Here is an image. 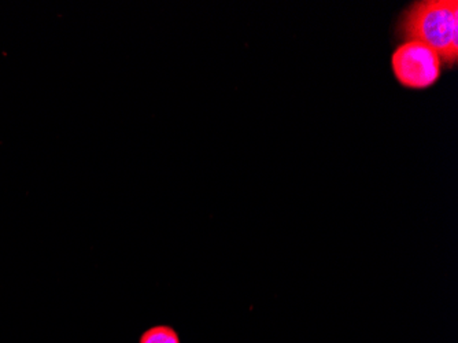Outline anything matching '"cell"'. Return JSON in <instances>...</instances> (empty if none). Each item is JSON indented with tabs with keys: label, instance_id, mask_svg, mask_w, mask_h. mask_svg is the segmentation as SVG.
Listing matches in <instances>:
<instances>
[{
	"label": "cell",
	"instance_id": "3",
	"mask_svg": "<svg viewBox=\"0 0 458 343\" xmlns=\"http://www.w3.org/2000/svg\"><path fill=\"white\" fill-rule=\"evenodd\" d=\"M139 343H180V338L172 327L156 326L144 331Z\"/></svg>",
	"mask_w": 458,
	"mask_h": 343
},
{
	"label": "cell",
	"instance_id": "2",
	"mask_svg": "<svg viewBox=\"0 0 458 343\" xmlns=\"http://www.w3.org/2000/svg\"><path fill=\"white\" fill-rule=\"evenodd\" d=\"M442 65L437 51L416 40L405 41L391 56L394 76L409 90L429 89L441 79Z\"/></svg>",
	"mask_w": 458,
	"mask_h": 343
},
{
	"label": "cell",
	"instance_id": "1",
	"mask_svg": "<svg viewBox=\"0 0 458 343\" xmlns=\"http://www.w3.org/2000/svg\"><path fill=\"white\" fill-rule=\"evenodd\" d=\"M398 30L403 38L416 40L437 51L442 64L453 68L458 59L457 0H421L401 17Z\"/></svg>",
	"mask_w": 458,
	"mask_h": 343
}]
</instances>
